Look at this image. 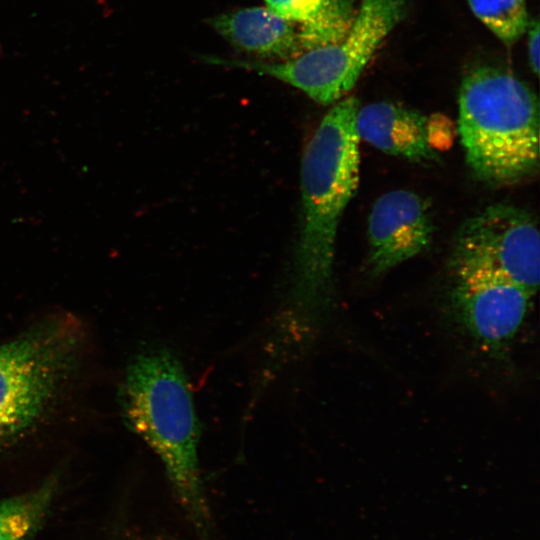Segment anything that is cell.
Masks as SVG:
<instances>
[{
	"label": "cell",
	"mask_w": 540,
	"mask_h": 540,
	"mask_svg": "<svg viewBox=\"0 0 540 540\" xmlns=\"http://www.w3.org/2000/svg\"><path fill=\"white\" fill-rule=\"evenodd\" d=\"M335 103L303 153L302 218L293 288L273 344L284 353L303 345L331 309L337 230L359 183L360 140L355 120L360 104L354 97Z\"/></svg>",
	"instance_id": "cell-1"
},
{
	"label": "cell",
	"mask_w": 540,
	"mask_h": 540,
	"mask_svg": "<svg viewBox=\"0 0 540 540\" xmlns=\"http://www.w3.org/2000/svg\"><path fill=\"white\" fill-rule=\"evenodd\" d=\"M121 400L127 423L160 458L180 504L206 532L210 518L198 461L200 424L177 356L163 347L139 354L128 367Z\"/></svg>",
	"instance_id": "cell-2"
},
{
	"label": "cell",
	"mask_w": 540,
	"mask_h": 540,
	"mask_svg": "<svg viewBox=\"0 0 540 540\" xmlns=\"http://www.w3.org/2000/svg\"><path fill=\"white\" fill-rule=\"evenodd\" d=\"M458 106L465 159L478 179L503 186L537 174L539 101L524 82L498 68H476L462 81Z\"/></svg>",
	"instance_id": "cell-3"
},
{
	"label": "cell",
	"mask_w": 540,
	"mask_h": 540,
	"mask_svg": "<svg viewBox=\"0 0 540 540\" xmlns=\"http://www.w3.org/2000/svg\"><path fill=\"white\" fill-rule=\"evenodd\" d=\"M406 0H362L344 35L282 62L229 59L228 65L267 75L298 88L314 101H339L400 21Z\"/></svg>",
	"instance_id": "cell-4"
},
{
	"label": "cell",
	"mask_w": 540,
	"mask_h": 540,
	"mask_svg": "<svg viewBox=\"0 0 540 540\" xmlns=\"http://www.w3.org/2000/svg\"><path fill=\"white\" fill-rule=\"evenodd\" d=\"M76 334L51 323L0 344V443L33 423L71 367Z\"/></svg>",
	"instance_id": "cell-5"
},
{
	"label": "cell",
	"mask_w": 540,
	"mask_h": 540,
	"mask_svg": "<svg viewBox=\"0 0 540 540\" xmlns=\"http://www.w3.org/2000/svg\"><path fill=\"white\" fill-rule=\"evenodd\" d=\"M453 265L493 271L532 296L539 287L540 237L525 209L494 204L467 219L458 232Z\"/></svg>",
	"instance_id": "cell-6"
},
{
	"label": "cell",
	"mask_w": 540,
	"mask_h": 540,
	"mask_svg": "<svg viewBox=\"0 0 540 540\" xmlns=\"http://www.w3.org/2000/svg\"><path fill=\"white\" fill-rule=\"evenodd\" d=\"M453 267L451 306L455 322L484 352L501 354L521 329L532 295L493 271Z\"/></svg>",
	"instance_id": "cell-7"
},
{
	"label": "cell",
	"mask_w": 540,
	"mask_h": 540,
	"mask_svg": "<svg viewBox=\"0 0 540 540\" xmlns=\"http://www.w3.org/2000/svg\"><path fill=\"white\" fill-rule=\"evenodd\" d=\"M433 222L426 201L417 193L397 189L374 203L368 218V264L380 275L428 248Z\"/></svg>",
	"instance_id": "cell-8"
},
{
	"label": "cell",
	"mask_w": 540,
	"mask_h": 540,
	"mask_svg": "<svg viewBox=\"0 0 540 540\" xmlns=\"http://www.w3.org/2000/svg\"><path fill=\"white\" fill-rule=\"evenodd\" d=\"M209 25L235 49L253 60L282 62L303 53L292 21L267 7H249L219 14Z\"/></svg>",
	"instance_id": "cell-9"
},
{
	"label": "cell",
	"mask_w": 540,
	"mask_h": 540,
	"mask_svg": "<svg viewBox=\"0 0 540 540\" xmlns=\"http://www.w3.org/2000/svg\"><path fill=\"white\" fill-rule=\"evenodd\" d=\"M427 118L421 113L390 102L359 106L355 125L359 140L380 151L413 162L438 159L427 142Z\"/></svg>",
	"instance_id": "cell-10"
},
{
	"label": "cell",
	"mask_w": 540,
	"mask_h": 540,
	"mask_svg": "<svg viewBox=\"0 0 540 540\" xmlns=\"http://www.w3.org/2000/svg\"><path fill=\"white\" fill-rule=\"evenodd\" d=\"M51 476L29 492L0 501V540H32L41 528L58 490Z\"/></svg>",
	"instance_id": "cell-11"
},
{
	"label": "cell",
	"mask_w": 540,
	"mask_h": 540,
	"mask_svg": "<svg viewBox=\"0 0 540 540\" xmlns=\"http://www.w3.org/2000/svg\"><path fill=\"white\" fill-rule=\"evenodd\" d=\"M467 1L474 15L506 45H512L528 28L526 0Z\"/></svg>",
	"instance_id": "cell-12"
},
{
	"label": "cell",
	"mask_w": 540,
	"mask_h": 540,
	"mask_svg": "<svg viewBox=\"0 0 540 540\" xmlns=\"http://www.w3.org/2000/svg\"><path fill=\"white\" fill-rule=\"evenodd\" d=\"M345 0H330L313 18L298 29L303 52L337 42L352 18Z\"/></svg>",
	"instance_id": "cell-13"
},
{
	"label": "cell",
	"mask_w": 540,
	"mask_h": 540,
	"mask_svg": "<svg viewBox=\"0 0 540 540\" xmlns=\"http://www.w3.org/2000/svg\"><path fill=\"white\" fill-rule=\"evenodd\" d=\"M267 8L292 22L313 18L330 0H264Z\"/></svg>",
	"instance_id": "cell-14"
},
{
	"label": "cell",
	"mask_w": 540,
	"mask_h": 540,
	"mask_svg": "<svg viewBox=\"0 0 540 540\" xmlns=\"http://www.w3.org/2000/svg\"><path fill=\"white\" fill-rule=\"evenodd\" d=\"M452 124L449 119L435 114L426 120V137L429 146L434 150L445 149L452 143Z\"/></svg>",
	"instance_id": "cell-15"
},
{
	"label": "cell",
	"mask_w": 540,
	"mask_h": 540,
	"mask_svg": "<svg viewBox=\"0 0 540 540\" xmlns=\"http://www.w3.org/2000/svg\"><path fill=\"white\" fill-rule=\"evenodd\" d=\"M528 55L532 70L535 74L539 72V50H540V32L537 21L528 24Z\"/></svg>",
	"instance_id": "cell-16"
}]
</instances>
